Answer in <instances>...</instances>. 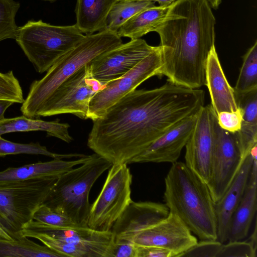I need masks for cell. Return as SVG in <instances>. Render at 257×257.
Segmentation results:
<instances>
[{
    "mask_svg": "<svg viewBox=\"0 0 257 257\" xmlns=\"http://www.w3.org/2000/svg\"><path fill=\"white\" fill-rule=\"evenodd\" d=\"M32 219L57 227L80 226L67 216L53 210L43 204L35 211Z\"/></svg>",
    "mask_w": 257,
    "mask_h": 257,
    "instance_id": "cell-31",
    "label": "cell"
},
{
    "mask_svg": "<svg viewBox=\"0 0 257 257\" xmlns=\"http://www.w3.org/2000/svg\"><path fill=\"white\" fill-rule=\"evenodd\" d=\"M22 154L42 155L57 159L80 158L86 156L77 153H55L48 151L45 146H42L38 142L29 144L14 143L5 140L0 136V157Z\"/></svg>",
    "mask_w": 257,
    "mask_h": 257,
    "instance_id": "cell-27",
    "label": "cell"
},
{
    "mask_svg": "<svg viewBox=\"0 0 257 257\" xmlns=\"http://www.w3.org/2000/svg\"><path fill=\"white\" fill-rule=\"evenodd\" d=\"M43 1H49V2H53L56 1V0H43Z\"/></svg>",
    "mask_w": 257,
    "mask_h": 257,
    "instance_id": "cell-41",
    "label": "cell"
},
{
    "mask_svg": "<svg viewBox=\"0 0 257 257\" xmlns=\"http://www.w3.org/2000/svg\"><path fill=\"white\" fill-rule=\"evenodd\" d=\"M216 115L218 123L223 129L232 133L240 130L242 122V113L240 109L232 112L222 111Z\"/></svg>",
    "mask_w": 257,
    "mask_h": 257,
    "instance_id": "cell-35",
    "label": "cell"
},
{
    "mask_svg": "<svg viewBox=\"0 0 257 257\" xmlns=\"http://www.w3.org/2000/svg\"><path fill=\"white\" fill-rule=\"evenodd\" d=\"M14 103L10 100L0 99V121L5 118L4 114L6 110Z\"/></svg>",
    "mask_w": 257,
    "mask_h": 257,
    "instance_id": "cell-37",
    "label": "cell"
},
{
    "mask_svg": "<svg viewBox=\"0 0 257 257\" xmlns=\"http://www.w3.org/2000/svg\"><path fill=\"white\" fill-rule=\"evenodd\" d=\"M256 250L250 241H227L222 243L217 257H256Z\"/></svg>",
    "mask_w": 257,
    "mask_h": 257,
    "instance_id": "cell-32",
    "label": "cell"
},
{
    "mask_svg": "<svg viewBox=\"0 0 257 257\" xmlns=\"http://www.w3.org/2000/svg\"><path fill=\"white\" fill-rule=\"evenodd\" d=\"M211 8L216 10L221 3L222 0H206Z\"/></svg>",
    "mask_w": 257,
    "mask_h": 257,
    "instance_id": "cell-40",
    "label": "cell"
},
{
    "mask_svg": "<svg viewBox=\"0 0 257 257\" xmlns=\"http://www.w3.org/2000/svg\"><path fill=\"white\" fill-rule=\"evenodd\" d=\"M0 99L23 103L24 101L22 87L12 70L0 72Z\"/></svg>",
    "mask_w": 257,
    "mask_h": 257,
    "instance_id": "cell-30",
    "label": "cell"
},
{
    "mask_svg": "<svg viewBox=\"0 0 257 257\" xmlns=\"http://www.w3.org/2000/svg\"><path fill=\"white\" fill-rule=\"evenodd\" d=\"M105 84L95 79L90 63L62 83L50 95L38 111L36 117L72 114L87 119L89 102Z\"/></svg>",
    "mask_w": 257,
    "mask_h": 257,
    "instance_id": "cell-9",
    "label": "cell"
},
{
    "mask_svg": "<svg viewBox=\"0 0 257 257\" xmlns=\"http://www.w3.org/2000/svg\"><path fill=\"white\" fill-rule=\"evenodd\" d=\"M70 125L60 122L59 120L48 121L38 118L22 115L13 118H4L0 121V136L14 132L43 131L47 136L57 138L70 143L73 138L69 133Z\"/></svg>",
    "mask_w": 257,
    "mask_h": 257,
    "instance_id": "cell-23",
    "label": "cell"
},
{
    "mask_svg": "<svg viewBox=\"0 0 257 257\" xmlns=\"http://www.w3.org/2000/svg\"><path fill=\"white\" fill-rule=\"evenodd\" d=\"M163 199L169 212L178 216L201 240L217 239V223L208 186L185 163L172 165L165 178Z\"/></svg>",
    "mask_w": 257,
    "mask_h": 257,
    "instance_id": "cell-3",
    "label": "cell"
},
{
    "mask_svg": "<svg viewBox=\"0 0 257 257\" xmlns=\"http://www.w3.org/2000/svg\"><path fill=\"white\" fill-rule=\"evenodd\" d=\"M214 113L211 104L201 108L185 146V164L206 183L209 179L213 148Z\"/></svg>",
    "mask_w": 257,
    "mask_h": 257,
    "instance_id": "cell-15",
    "label": "cell"
},
{
    "mask_svg": "<svg viewBox=\"0 0 257 257\" xmlns=\"http://www.w3.org/2000/svg\"><path fill=\"white\" fill-rule=\"evenodd\" d=\"M137 257H174L169 250L153 246L137 245Z\"/></svg>",
    "mask_w": 257,
    "mask_h": 257,
    "instance_id": "cell-36",
    "label": "cell"
},
{
    "mask_svg": "<svg viewBox=\"0 0 257 257\" xmlns=\"http://www.w3.org/2000/svg\"><path fill=\"white\" fill-rule=\"evenodd\" d=\"M157 46L149 45L142 39L131 40L96 57L90 63L93 77L105 84L132 69Z\"/></svg>",
    "mask_w": 257,
    "mask_h": 257,
    "instance_id": "cell-13",
    "label": "cell"
},
{
    "mask_svg": "<svg viewBox=\"0 0 257 257\" xmlns=\"http://www.w3.org/2000/svg\"><path fill=\"white\" fill-rule=\"evenodd\" d=\"M20 6L19 2L14 0H0V42L16 39L19 27L15 18Z\"/></svg>",
    "mask_w": 257,
    "mask_h": 257,
    "instance_id": "cell-29",
    "label": "cell"
},
{
    "mask_svg": "<svg viewBox=\"0 0 257 257\" xmlns=\"http://www.w3.org/2000/svg\"><path fill=\"white\" fill-rule=\"evenodd\" d=\"M255 158H257V145L246 156L239 171L222 196L214 203L216 240L222 243L227 242L230 220L244 194Z\"/></svg>",
    "mask_w": 257,
    "mask_h": 257,
    "instance_id": "cell-18",
    "label": "cell"
},
{
    "mask_svg": "<svg viewBox=\"0 0 257 257\" xmlns=\"http://www.w3.org/2000/svg\"><path fill=\"white\" fill-rule=\"evenodd\" d=\"M155 3L146 1L119 0L111 9L106 20V30L116 32L129 19Z\"/></svg>",
    "mask_w": 257,
    "mask_h": 257,
    "instance_id": "cell-26",
    "label": "cell"
},
{
    "mask_svg": "<svg viewBox=\"0 0 257 257\" xmlns=\"http://www.w3.org/2000/svg\"><path fill=\"white\" fill-rule=\"evenodd\" d=\"M197 113L184 118L171 127L128 164L149 162L172 164L177 161L193 132Z\"/></svg>",
    "mask_w": 257,
    "mask_h": 257,
    "instance_id": "cell-16",
    "label": "cell"
},
{
    "mask_svg": "<svg viewBox=\"0 0 257 257\" xmlns=\"http://www.w3.org/2000/svg\"><path fill=\"white\" fill-rule=\"evenodd\" d=\"M119 0H77L75 25L86 35L105 30L108 15Z\"/></svg>",
    "mask_w": 257,
    "mask_h": 257,
    "instance_id": "cell-22",
    "label": "cell"
},
{
    "mask_svg": "<svg viewBox=\"0 0 257 257\" xmlns=\"http://www.w3.org/2000/svg\"><path fill=\"white\" fill-rule=\"evenodd\" d=\"M169 214L165 204L133 201L112 226L113 239L131 241L136 233L161 221Z\"/></svg>",
    "mask_w": 257,
    "mask_h": 257,
    "instance_id": "cell-17",
    "label": "cell"
},
{
    "mask_svg": "<svg viewBox=\"0 0 257 257\" xmlns=\"http://www.w3.org/2000/svg\"><path fill=\"white\" fill-rule=\"evenodd\" d=\"M106 257H137V245L127 240L113 239Z\"/></svg>",
    "mask_w": 257,
    "mask_h": 257,
    "instance_id": "cell-34",
    "label": "cell"
},
{
    "mask_svg": "<svg viewBox=\"0 0 257 257\" xmlns=\"http://www.w3.org/2000/svg\"><path fill=\"white\" fill-rule=\"evenodd\" d=\"M58 177L0 185V223L15 239L23 237V226L32 219Z\"/></svg>",
    "mask_w": 257,
    "mask_h": 257,
    "instance_id": "cell-7",
    "label": "cell"
},
{
    "mask_svg": "<svg viewBox=\"0 0 257 257\" xmlns=\"http://www.w3.org/2000/svg\"><path fill=\"white\" fill-rule=\"evenodd\" d=\"M215 18L206 0H177L155 31L159 36L165 75L191 88L205 85L207 60L215 46Z\"/></svg>",
    "mask_w": 257,
    "mask_h": 257,
    "instance_id": "cell-2",
    "label": "cell"
},
{
    "mask_svg": "<svg viewBox=\"0 0 257 257\" xmlns=\"http://www.w3.org/2000/svg\"><path fill=\"white\" fill-rule=\"evenodd\" d=\"M243 62L234 90L245 92L257 88V41L243 56Z\"/></svg>",
    "mask_w": 257,
    "mask_h": 257,
    "instance_id": "cell-28",
    "label": "cell"
},
{
    "mask_svg": "<svg viewBox=\"0 0 257 257\" xmlns=\"http://www.w3.org/2000/svg\"><path fill=\"white\" fill-rule=\"evenodd\" d=\"M112 164L94 153L81 166L60 175L43 204L81 227H88L91 204L89 194L97 179Z\"/></svg>",
    "mask_w": 257,
    "mask_h": 257,
    "instance_id": "cell-5",
    "label": "cell"
},
{
    "mask_svg": "<svg viewBox=\"0 0 257 257\" xmlns=\"http://www.w3.org/2000/svg\"><path fill=\"white\" fill-rule=\"evenodd\" d=\"M205 92L168 80L135 90L93 120L87 146L112 165L128 164L151 143L204 105Z\"/></svg>",
    "mask_w": 257,
    "mask_h": 257,
    "instance_id": "cell-1",
    "label": "cell"
},
{
    "mask_svg": "<svg viewBox=\"0 0 257 257\" xmlns=\"http://www.w3.org/2000/svg\"><path fill=\"white\" fill-rule=\"evenodd\" d=\"M257 160H253L242 197L229 224L227 242L243 240L248 234L256 211Z\"/></svg>",
    "mask_w": 257,
    "mask_h": 257,
    "instance_id": "cell-21",
    "label": "cell"
},
{
    "mask_svg": "<svg viewBox=\"0 0 257 257\" xmlns=\"http://www.w3.org/2000/svg\"><path fill=\"white\" fill-rule=\"evenodd\" d=\"M222 243L216 239H205L197 242L180 257H217Z\"/></svg>",
    "mask_w": 257,
    "mask_h": 257,
    "instance_id": "cell-33",
    "label": "cell"
},
{
    "mask_svg": "<svg viewBox=\"0 0 257 257\" xmlns=\"http://www.w3.org/2000/svg\"><path fill=\"white\" fill-rule=\"evenodd\" d=\"M213 148L209 179L207 183L215 202L222 196L239 171L243 158L236 132L220 127L214 111Z\"/></svg>",
    "mask_w": 257,
    "mask_h": 257,
    "instance_id": "cell-10",
    "label": "cell"
},
{
    "mask_svg": "<svg viewBox=\"0 0 257 257\" xmlns=\"http://www.w3.org/2000/svg\"><path fill=\"white\" fill-rule=\"evenodd\" d=\"M122 43L116 32L108 30L85 35L47 70L42 79L32 83L21 107L23 114L36 118L42 105L62 83L97 56Z\"/></svg>",
    "mask_w": 257,
    "mask_h": 257,
    "instance_id": "cell-4",
    "label": "cell"
},
{
    "mask_svg": "<svg viewBox=\"0 0 257 257\" xmlns=\"http://www.w3.org/2000/svg\"><path fill=\"white\" fill-rule=\"evenodd\" d=\"M206 84L211 97V105L216 114L222 111L239 110L233 88L228 82L214 46L206 65Z\"/></svg>",
    "mask_w": 257,
    "mask_h": 257,
    "instance_id": "cell-19",
    "label": "cell"
},
{
    "mask_svg": "<svg viewBox=\"0 0 257 257\" xmlns=\"http://www.w3.org/2000/svg\"><path fill=\"white\" fill-rule=\"evenodd\" d=\"M171 5L155 6L142 11L126 22L117 31V35L134 40L155 32L164 20Z\"/></svg>",
    "mask_w": 257,
    "mask_h": 257,
    "instance_id": "cell-24",
    "label": "cell"
},
{
    "mask_svg": "<svg viewBox=\"0 0 257 257\" xmlns=\"http://www.w3.org/2000/svg\"><path fill=\"white\" fill-rule=\"evenodd\" d=\"M90 157L86 155L73 161L53 159L47 162L39 161L19 167H9L0 171V185L37 178L58 177L75 166L84 163Z\"/></svg>",
    "mask_w": 257,
    "mask_h": 257,
    "instance_id": "cell-20",
    "label": "cell"
},
{
    "mask_svg": "<svg viewBox=\"0 0 257 257\" xmlns=\"http://www.w3.org/2000/svg\"><path fill=\"white\" fill-rule=\"evenodd\" d=\"M0 257H64L45 245L23 236L10 240L0 238Z\"/></svg>",
    "mask_w": 257,
    "mask_h": 257,
    "instance_id": "cell-25",
    "label": "cell"
},
{
    "mask_svg": "<svg viewBox=\"0 0 257 257\" xmlns=\"http://www.w3.org/2000/svg\"><path fill=\"white\" fill-rule=\"evenodd\" d=\"M131 241L137 245L169 250L174 254V257H180L198 242L181 219L171 212L161 221L136 233Z\"/></svg>",
    "mask_w": 257,
    "mask_h": 257,
    "instance_id": "cell-14",
    "label": "cell"
},
{
    "mask_svg": "<svg viewBox=\"0 0 257 257\" xmlns=\"http://www.w3.org/2000/svg\"><path fill=\"white\" fill-rule=\"evenodd\" d=\"M0 238L12 240L15 238L13 235L0 223Z\"/></svg>",
    "mask_w": 257,
    "mask_h": 257,
    "instance_id": "cell-38",
    "label": "cell"
},
{
    "mask_svg": "<svg viewBox=\"0 0 257 257\" xmlns=\"http://www.w3.org/2000/svg\"><path fill=\"white\" fill-rule=\"evenodd\" d=\"M163 60L161 48H157L121 76L106 83L104 87L91 98L87 119L92 121L102 116L108 109L146 80L160 77Z\"/></svg>",
    "mask_w": 257,
    "mask_h": 257,
    "instance_id": "cell-11",
    "label": "cell"
},
{
    "mask_svg": "<svg viewBox=\"0 0 257 257\" xmlns=\"http://www.w3.org/2000/svg\"><path fill=\"white\" fill-rule=\"evenodd\" d=\"M132 175L126 164L109 168L102 189L91 205L87 226L100 231H111L128 205L131 198Z\"/></svg>",
    "mask_w": 257,
    "mask_h": 257,
    "instance_id": "cell-8",
    "label": "cell"
},
{
    "mask_svg": "<svg viewBox=\"0 0 257 257\" xmlns=\"http://www.w3.org/2000/svg\"><path fill=\"white\" fill-rule=\"evenodd\" d=\"M22 236H44L62 242L82 247L93 257H106L113 240L111 231H100L88 227H57L31 220L23 227Z\"/></svg>",
    "mask_w": 257,
    "mask_h": 257,
    "instance_id": "cell-12",
    "label": "cell"
},
{
    "mask_svg": "<svg viewBox=\"0 0 257 257\" xmlns=\"http://www.w3.org/2000/svg\"><path fill=\"white\" fill-rule=\"evenodd\" d=\"M132 1H146L157 2L159 6H170L177 0H132Z\"/></svg>",
    "mask_w": 257,
    "mask_h": 257,
    "instance_id": "cell-39",
    "label": "cell"
},
{
    "mask_svg": "<svg viewBox=\"0 0 257 257\" xmlns=\"http://www.w3.org/2000/svg\"><path fill=\"white\" fill-rule=\"evenodd\" d=\"M84 36L75 24L60 26L30 20L19 27L15 40L36 70L42 73Z\"/></svg>",
    "mask_w": 257,
    "mask_h": 257,
    "instance_id": "cell-6",
    "label": "cell"
}]
</instances>
